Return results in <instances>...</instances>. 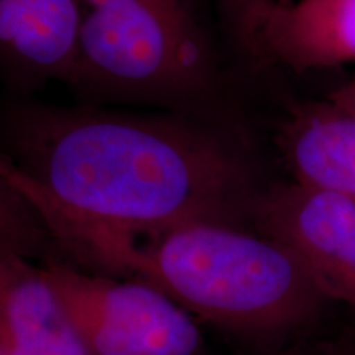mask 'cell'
Here are the masks:
<instances>
[{"mask_svg":"<svg viewBox=\"0 0 355 355\" xmlns=\"http://www.w3.org/2000/svg\"><path fill=\"white\" fill-rule=\"evenodd\" d=\"M44 278L92 355H199L202 334L189 311L150 283L119 282L50 261Z\"/></svg>","mask_w":355,"mask_h":355,"instance_id":"obj_4","label":"cell"},{"mask_svg":"<svg viewBox=\"0 0 355 355\" xmlns=\"http://www.w3.org/2000/svg\"><path fill=\"white\" fill-rule=\"evenodd\" d=\"M329 99L334 101L336 104L343 105L344 109H347L349 112H352L355 115V78L350 83L345 84V86L339 87L337 91L332 92Z\"/></svg>","mask_w":355,"mask_h":355,"instance_id":"obj_12","label":"cell"},{"mask_svg":"<svg viewBox=\"0 0 355 355\" xmlns=\"http://www.w3.org/2000/svg\"><path fill=\"white\" fill-rule=\"evenodd\" d=\"M224 10L232 20L235 28L254 13L263 10L266 6L273 3L275 0H220Z\"/></svg>","mask_w":355,"mask_h":355,"instance_id":"obj_10","label":"cell"},{"mask_svg":"<svg viewBox=\"0 0 355 355\" xmlns=\"http://www.w3.org/2000/svg\"><path fill=\"white\" fill-rule=\"evenodd\" d=\"M250 217L283 243L331 301L355 311V202L298 183L257 194Z\"/></svg>","mask_w":355,"mask_h":355,"instance_id":"obj_5","label":"cell"},{"mask_svg":"<svg viewBox=\"0 0 355 355\" xmlns=\"http://www.w3.org/2000/svg\"><path fill=\"white\" fill-rule=\"evenodd\" d=\"M84 257L137 275L202 321L259 339L296 334L331 303L283 243L224 222L114 239Z\"/></svg>","mask_w":355,"mask_h":355,"instance_id":"obj_2","label":"cell"},{"mask_svg":"<svg viewBox=\"0 0 355 355\" xmlns=\"http://www.w3.org/2000/svg\"><path fill=\"white\" fill-rule=\"evenodd\" d=\"M2 355H92L42 266L3 245L0 260Z\"/></svg>","mask_w":355,"mask_h":355,"instance_id":"obj_7","label":"cell"},{"mask_svg":"<svg viewBox=\"0 0 355 355\" xmlns=\"http://www.w3.org/2000/svg\"><path fill=\"white\" fill-rule=\"evenodd\" d=\"M291 355H355V336L313 345Z\"/></svg>","mask_w":355,"mask_h":355,"instance_id":"obj_11","label":"cell"},{"mask_svg":"<svg viewBox=\"0 0 355 355\" xmlns=\"http://www.w3.org/2000/svg\"><path fill=\"white\" fill-rule=\"evenodd\" d=\"M81 0H0L2 58L26 81H71L84 17Z\"/></svg>","mask_w":355,"mask_h":355,"instance_id":"obj_9","label":"cell"},{"mask_svg":"<svg viewBox=\"0 0 355 355\" xmlns=\"http://www.w3.org/2000/svg\"><path fill=\"white\" fill-rule=\"evenodd\" d=\"M3 183L79 255L194 220L250 217V171L219 137L166 119L33 109L13 128Z\"/></svg>","mask_w":355,"mask_h":355,"instance_id":"obj_1","label":"cell"},{"mask_svg":"<svg viewBox=\"0 0 355 355\" xmlns=\"http://www.w3.org/2000/svg\"><path fill=\"white\" fill-rule=\"evenodd\" d=\"M235 30L257 58L296 73L355 63V0H275Z\"/></svg>","mask_w":355,"mask_h":355,"instance_id":"obj_6","label":"cell"},{"mask_svg":"<svg viewBox=\"0 0 355 355\" xmlns=\"http://www.w3.org/2000/svg\"><path fill=\"white\" fill-rule=\"evenodd\" d=\"M211 76L188 0H141L84 17L69 83L109 94L184 97L202 92Z\"/></svg>","mask_w":355,"mask_h":355,"instance_id":"obj_3","label":"cell"},{"mask_svg":"<svg viewBox=\"0 0 355 355\" xmlns=\"http://www.w3.org/2000/svg\"><path fill=\"white\" fill-rule=\"evenodd\" d=\"M81 2L91 7V10H97V8L115 7V6H125V3L141 2V0H81Z\"/></svg>","mask_w":355,"mask_h":355,"instance_id":"obj_13","label":"cell"},{"mask_svg":"<svg viewBox=\"0 0 355 355\" xmlns=\"http://www.w3.org/2000/svg\"><path fill=\"white\" fill-rule=\"evenodd\" d=\"M295 183L355 202V115L334 101L293 110L277 137Z\"/></svg>","mask_w":355,"mask_h":355,"instance_id":"obj_8","label":"cell"}]
</instances>
